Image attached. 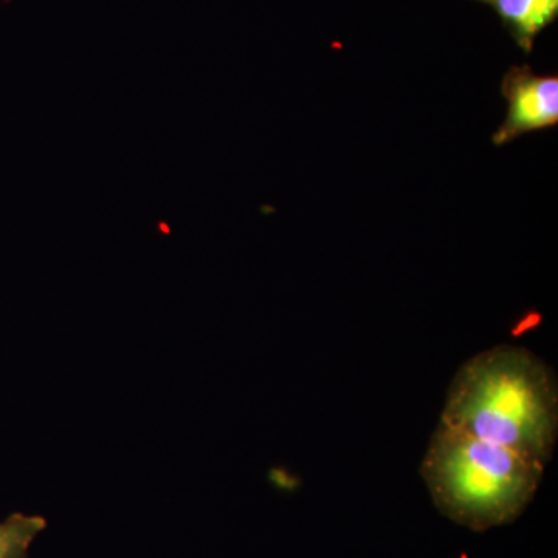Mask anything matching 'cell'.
Instances as JSON below:
<instances>
[{"instance_id":"cell-6","label":"cell","mask_w":558,"mask_h":558,"mask_svg":"<svg viewBox=\"0 0 558 558\" xmlns=\"http://www.w3.org/2000/svg\"><path fill=\"white\" fill-rule=\"evenodd\" d=\"M160 229L165 231V233H168V227L165 226L163 222L160 223Z\"/></svg>"},{"instance_id":"cell-5","label":"cell","mask_w":558,"mask_h":558,"mask_svg":"<svg viewBox=\"0 0 558 558\" xmlns=\"http://www.w3.org/2000/svg\"><path fill=\"white\" fill-rule=\"evenodd\" d=\"M46 527L44 517L11 513L0 521V558H27L33 542Z\"/></svg>"},{"instance_id":"cell-7","label":"cell","mask_w":558,"mask_h":558,"mask_svg":"<svg viewBox=\"0 0 558 558\" xmlns=\"http://www.w3.org/2000/svg\"><path fill=\"white\" fill-rule=\"evenodd\" d=\"M483 2H486V0H483Z\"/></svg>"},{"instance_id":"cell-3","label":"cell","mask_w":558,"mask_h":558,"mask_svg":"<svg viewBox=\"0 0 558 558\" xmlns=\"http://www.w3.org/2000/svg\"><path fill=\"white\" fill-rule=\"evenodd\" d=\"M508 116L494 134L495 145H508L529 132L548 130L558 123V76L539 75L523 65L502 80Z\"/></svg>"},{"instance_id":"cell-1","label":"cell","mask_w":558,"mask_h":558,"mask_svg":"<svg viewBox=\"0 0 558 558\" xmlns=\"http://www.w3.org/2000/svg\"><path fill=\"white\" fill-rule=\"evenodd\" d=\"M439 424L546 468L558 436L556 376L527 349H488L458 371Z\"/></svg>"},{"instance_id":"cell-4","label":"cell","mask_w":558,"mask_h":558,"mask_svg":"<svg viewBox=\"0 0 558 558\" xmlns=\"http://www.w3.org/2000/svg\"><path fill=\"white\" fill-rule=\"evenodd\" d=\"M497 11L513 39L531 51L539 33L556 21L558 0H486Z\"/></svg>"},{"instance_id":"cell-2","label":"cell","mask_w":558,"mask_h":558,"mask_svg":"<svg viewBox=\"0 0 558 558\" xmlns=\"http://www.w3.org/2000/svg\"><path fill=\"white\" fill-rule=\"evenodd\" d=\"M545 465L439 424L421 465L429 495L447 519L475 532L505 526L527 509Z\"/></svg>"}]
</instances>
